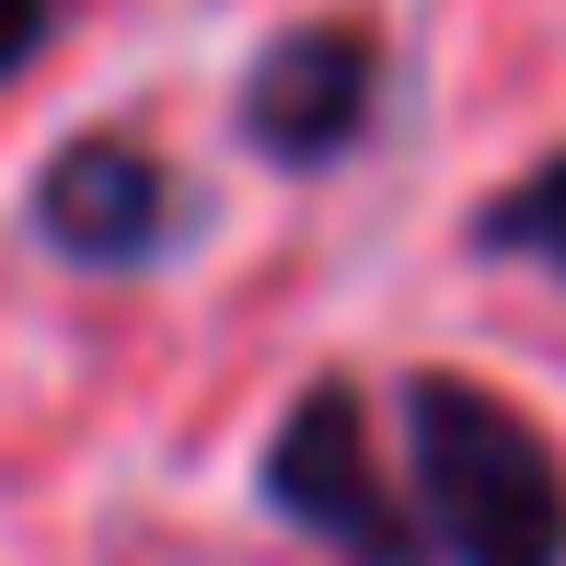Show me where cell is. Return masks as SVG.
I'll return each mask as SVG.
<instances>
[{"instance_id": "obj_1", "label": "cell", "mask_w": 566, "mask_h": 566, "mask_svg": "<svg viewBox=\"0 0 566 566\" xmlns=\"http://www.w3.org/2000/svg\"><path fill=\"white\" fill-rule=\"evenodd\" d=\"M405 462L451 566H566V462L509 394L462 370L405 381Z\"/></svg>"}, {"instance_id": "obj_2", "label": "cell", "mask_w": 566, "mask_h": 566, "mask_svg": "<svg viewBox=\"0 0 566 566\" xmlns=\"http://www.w3.org/2000/svg\"><path fill=\"white\" fill-rule=\"evenodd\" d=\"M266 497L290 509L313 544H336L347 566H428V532L394 509V485H381V462H370V417H358L347 381H313V394L277 417Z\"/></svg>"}, {"instance_id": "obj_3", "label": "cell", "mask_w": 566, "mask_h": 566, "mask_svg": "<svg viewBox=\"0 0 566 566\" xmlns=\"http://www.w3.org/2000/svg\"><path fill=\"white\" fill-rule=\"evenodd\" d=\"M370 127H381V23H358V12L290 23V35L243 70V139L266 150V163H290V174L347 163Z\"/></svg>"}, {"instance_id": "obj_4", "label": "cell", "mask_w": 566, "mask_h": 566, "mask_svg": "<svg viewBox=\"0 0 566 566\" xmlns=\"http://www.w3.org/2000/svg\"><path fill=\"white\" fill-rule=\"evenodd\" d=\"M35 231L70 266H150V254H174V231H186V186H174V163L150 139L93 127V139H70L59 163L35 174Z\"/></svg>"}, {"instance_id": "obj_5", "label": "cell", "mask_w": 566, "mask_h": 566, "mask_svg": "<svg viewBox=\"0 0 566 566\" xmlns=\"http://www.w3.org/2000/svg\"><path fill=\"white\" fill-rule=\"evenodd\" d=\"M474 254H521V266L566 277V150H544L532 174H509V186L474 209Z\"/></svg>"}, {"instance_id": "obj_6", "label": "cell", "mask_w": 566, "mask_h": 566, "mask_svg": "<svg viewBox=\"0 0 566 566\" xmlns=\"http://www.w3.org/2000/svg\"><path fill=\"white\" fill-rule=\"evenodd\" d=\"M46 23H59V0H0V82L46 46Z\"/></svg>"}]
</instances>
